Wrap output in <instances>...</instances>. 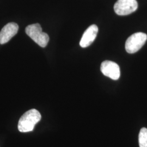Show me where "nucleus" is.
Returning a JSON list of instances; mask_svg holds the SVG:
<instances>
[{
	"label": "nucleus",
	"mask_w": 147,
	"mask_h": 147,
	"mask_svg": "<svg viewBox=\"0 0 147 147\" xmlns=\"http://www.w3.org/2000/svg\"><path fill=\"white\" fill-rule=\"evenodd\" d=\"M98 32V27L92 25L85 31L80 40V45L82 47H87L94 41Z\"/></svg>",
	"instance_id": "obj_7"
},
{
	"label": "nucleus",
	"mask_w": 147,
	"mask_h": 147,
	"mask_svg": "<svg viewBox=\"0 0 147 147\" xmlns=\"http://www.w3.org/2000/svg\"><path fill=\"white\" fill-rule=\"evenodd\" d=\"M19 26L15 22L7 24L0 32V44H4L8 42L17 34Z\"/></svg>",
	"instance_id": "obj_6"
},
{
	"label": "nucleus",
	"mask_w": 147,
	"mask_h": 147,
	"mask_svg": "<svg viewBox=\"0 0 147 147\" xmlns=\"http://www.w3.org/2000/svg\"><path fill=\"white\" fill-rule=\"evenodd\" d=\"M27 34L40 47H45L49 41L47 33L42 31V27L39 24L28 25L25 28Z\"/></svg>",
	"instance_id": "obj_2"
},
{
	"label": "nucleus",
	"mask_w": 147,
	"mask_h": 147,
	"mask_svg": "<svg viewBox=\"0 0 147 147\" xmlns=\"http://www.w3.org/2000/svg\"><path fill=\"white\" fill-rule=\"evenodd\" d=\"M136 0H118L114 5V10L119 16H127L136 11Z\"/></svg>",
	"instance_id": "obj_4"
},
{
	"label": "nucleus",
	"mask_w": 147,
	"mask_h": 147,
	"mask_svg": "<svg viewBox=\"0 0 147 147\" xmlns=\"http://www.w3.org/2000/svg\"><path fill=\"white\" fill-rule=\"evenodd\" d=\"M147 39L146 34L137 32L129 37L125 42V50L129 53H134L140 50Z\"/></svg>",
	"instance_id": "obj_3"
},
{
	"label": "nucleus",
	"mask_w": 147,
	"mask_h": 147,
	"mask_svg": "<svg viewBox=\"0 0 147 147\" xmlns=\"http://www.w3.org/2000/svg\"><path fill=\"white\" fill-rule=\"evenodd\" d=\"M40 119L41 115L38 111L36 109L28 111L20 118L18 126V130L21 132L32 131Z\"/></svg>",
	"instance_id": "obj_1"
},
{
	"label": "nucleus",
	"mask_w": 147,
	"mask_h": 147,
	"mask_svg": "<svg viewBox=\"0 0 147 147\" xmlns=\"http://www.w3.org/2000/svg\"><path fill=\"white\" fill-rule=\"evenodd\" d=\"M100 70L105 76L113 80H118L121 75L119 65L115 62L111 61H105L102 62Z\"/></svg>",
	"instance_id": "obj_5"
},
{
	"label": "nucleus",
	"mask_w": 147,
	"mask_h": 147,
	"mask_svg": "<svg viewBox=\"0 0 147 147\" xmlns=\"http://www.w3.org/2000/svg\"><path fill=\"white\" fill-rule=\"evenodd\" d=\"M138 141L140 147H147V129L143 127L139 134Z\"/></svg>",
	"instance_id": "obj_8"
}]
</instances>
